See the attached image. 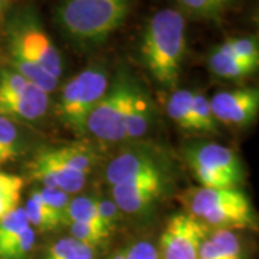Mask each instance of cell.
<instances>
[{
	"label": "cell",
	"instance_id": "cell-1",
	"mask_svg": "<svg viewBox=\"0 0 259 259\" xmlns=\"http://www.w3.org/2000/svg\"><path fill=\"white\" fill-rule=\"evenodd\" d=\"M186 48V22L177 10H158L143 29L140 39L141 62L156 82L164 88H176Z\"/></svg>",
	"mask_w": 259,
	"mask_h": 259
},
{
	"label": "cell",
	"instance_id": "cell-2",
	"mask_svg": "<svg viewBox=\"0 0 259 259\" xmlns=\"http://www.w3.org/2000/svg\"><path fill=\"white\" fill-rule=\"evenodd\" d=\"M133 0H64L55 18L64 36L78 47L104 44L127 19Z\"/></svg>",
	"mask_w": 259,
	"mask_h": 259
},
{
	"label": "cell",
	"instance_id": "cell-3",
	"mask_svg": "<svg viewBox=\"0 0 259 259\" xmlns=\"http://www.w3.org/2000/svg\"><path fill=\"white\" fill-rule=\"evenodd\" d=\"M187 209L189 214L213 229L256 228L249 197L239 189H194L187 196Z\"/></svg>",
	"mask_w": 259,
	"mask_h": 259
},
{
	"label": "cell",
	"instance_id": "cell-4",
	"mask_svg": "<svg viewBox=\"0 0 259 259\" xmlns=\"http://www.w3.org/2000/svg\"><path fill=\"white\" fill-rule=\"evenodd\" d=\"M108 72L104 66L91 65L65 83L56 104V117L75 134L87 133V120L108 90Z\"/></svg>",
	"mask_w": 259,
	"mask_h": 259
},
{
	"label": "cell",
	"instance_id": "cell-5",
	"mask_svg": "<svg viewBox=\"0 0 259 259\" xmlns=\"http://www.w3.org/2000/svg\"><path fill=\"white\" fill-rule=\"evenodd\" d=\"M136 85L137 81L128 71L121 69L108 85L101 101L90 114L87 120V133L108 143L125 140L127 117Z\"/></svg>",
	"mask_w": 259,
	"mask_h": 259
},
{
	"label": "cell",
	"instance_id": "cell-6",
	"mask_svg": "<svg viewBox=\"0 0 259 259\" xmlns=\"http://www.w3.org/2000/svg\"><path fill=\"white\" fill-rule=\"evenodd\" d=\"M193 176L206 189H238L243 182V167L238 154L214 143L194 144L186 151Z\"/></svg>",
	"mask_w": 259,
	"mask_h": 259
},
{
	"label": "cell",
	"instance_id": "cell-7",
	"mask_svg": "<svg viewBox=\"0 0 259 259\" xmlns=\"http://www.w3.org/2000/svg\"><path fill=\"white\" fill-rule=\"evenodd\" d=\"M10 55L20 56L40 66L45 72L59 79L64 64L62 56L44 30L35 12H25L15 22L10 32Z\"/></svg>",
	"mask_w": 259,
	"mask_h": 259
},
{
	"label": "cell",
	"instance_id": "cell-8",
	"mask_svg": "<svg viewBox=\"0 0 259 259\" xmlns=\"http://www.w3.org/2000/svg\"><path fill=\"white\" fill-rule=\"evenodd\" d=\"M209 228L189 213H177L167 221L160 238L163 259H197Z\"/></svg>",
	"mask_w": 259,
	"mask_h": 259
},
{
	"label": "cell",
	"instance_id": "cell-9",
	"mask_svg": "<svg viewBox=\"0 0 259 259\" xmlns=\"http://www.w3.org/2000/svg\"><path fill=\"white\" fill-rule=\"evenodd\" d=\"M216 122L229 127H246L258 117L259 93L256 88H238L214 94L209 101Z\"/></svg>",
	"mask_w": 259,
	"mask_h": 259
},
{
	"label": "cell",
	"instance_id": "cell-10",
	"mask_svg": "<svg viewBox=\"0 0 259 259\" xmlns=\"http://www.w3.org/2000/svg\"><path fill=\"white\" fill-rule=\"evenodd\" d=\"M166 177H143L111 186V200L127 214H137L150 209L163 196Z\"/></svg>",
	"mask_w": 259,
	"mask_h": 259
},
{
	"label": "cell",
	"instance_id": "cell-11",
	"mask_svg": "<svg viewBox=\"0 0 259 259\" xmlns=\"http://www.w3.org/2000/svg\"><path fill=\"white\" fill-rule=\"evenodd\" d=\"M36 243V232L29 225L23 207L0 219V259H28Z\"/></svg>",
	"mask_w": 259,
	"mask_h": 259
},
{
	"label": "cell",
	"instance_id": "cell-12",
	"mask_svg": "<svg viewBox=\"0 0 259 259\" xmlns=\"http://www.w3.org/2000/svg\"><path fill=\"white\" fill-rule=\"evenodd\" d=\"M105 176L110 185L115 186L143 177L164 176V170L157 156L137 148L122 151L112 158L107 166Z\"/></svg>",
	"mask_w": 259,
	"mask_h": 259
},
{
	"label": "cell",
	"instance_id": "cell-13",
	"mask_svg": "<svg viewBox=\"0 0 259 259\" xmlns=\"http://www.w3.org/2000/svg\"><path fill=\"white\" fill-rule=\"evenodd\" d=\"M29 176L42 183L44 187H54L68 194L79 192L87 182L85 175L64 167L49 157L44 148L29 161Z\"/></svg>",
	"mask_w": 259,
	"mask_h": 259
},
{
	"label": "cell",
	"instance_id": "cell-14",
	"mask_svg": "<svg viewBox=\"0 0 259 259\" xmlns=\"http://www.w3.org/2000/svg\"><path fill=\"white\" fill-rule=\"evenodd\" d=\"M49 107V94L29 82L26 88L9 98L0 100V117L9 120L36 121Z\"/></svg>",
	"mask_w": 259,
	"mask_h": 259
},
{
	"label": "cell",
	"instance_id": "cell-15",
	"mask_svg": "<svg viewBox=\"0 0 259 259\" xmlns=\"http://www.w3.org/2000/svg\"><path fill=\"white\" fill-rule=\"evenodd\" d=\"M49 157L56 160L62 166L74 170L78 173H82L88 177L93 171L94 166L97 163V156L94 153L93 147L85 143H71L64 146L44 148Z\"/></svg>",
	"mask_w": 259,
	"mask_h": 259
},
{
	"label": "cell",
	"instance_id": "cell-16",
	"mask_svg": "<svg viewBox=\"0 0 259 259\" xmlns=\"http://www.w3.org/2000/svg\"><path fill=\"white\" fill-rule=\"evenodd\" d=\"M151 118H153L151 101L146 91L137 83L130 104L127 125H125V139L133 140L143 137L150 128Z\"/></svg>",
	"mask_w": 259,
	"mask_h": 259
},
{
	"label": "cell",
	"instance_id": "cell-17",
	"mask_svg": "<svg viewBox=\"0 0 259 259\" xmlns=\"http://www.w3.org/2000/svg\"><path fill=\"white\" fill-rule=\"evenodd\" d=\"M209 68L216 76L225 79L246 78L258 69L256 65H252L238 56L232 55L222 45L216 48L209 56Z\"/></svg>",
	"mask_w": 259,
	"mask_h": 259
},
{
	"label": "cell",
	"instance_id": "cell-18",
	"mask_svg": "<svg viewBox=\"0 0 259 259\" xmlns=\"http://www.w3.org/2000/svg\"><path fill=\"white\" fill-rule=\"evenodd\" d=\"M25 214L28 218L29 225L40 232H49L56 229L65 222L61 216H58L51 207L44 203L35 192L29 196L26 206L23 207Z\"/></svg>",
	"mask_w": 259,
	"mask_h": 259
},
{
	"label": "cell",
	"instance_id": "cell-19",
	"mask_svg": "<svg viewBox=\"0 0 259 259\" xmlns=\"http://www.w3.org/2000/svg\"><path fill=\"white\" fill-rule=\"evenodd\" d=\"M193 93L189 90H175L167 101V114L185 131H193L192 120Z\"/></svg>",
	"mask_w": 259,
	"mask_h": 259
},
{
	"label": "cell",
	"instance_id": "cell-20",
	"mask_svg": "<svg viewBox=\"0 0 259 259\" xmlns=\"http://www.w3.org/2000/svg\"><path fill=\"white\" fill-rule=\"evenodd\" d=\"M65 221H68L69 223H90V225H95V226L107 229L105 225L101 222L100 216H98L97 197H94V196H78V197L71 199V202L66 207Z\"/></svg>",
	"mask_w": 259,
	"mask_h": 259
},
{
	"label": "cell",
	"instance_id": "cell-21",
	"mask_svg": "<svg viewBox=\"0 0 259 259\" xmlns=\"http://www.w3.org/2000/svg\"><path fill=\"white\" fill-rule=\"evenodd\" d=\"M233 0H179L180 8L193 19L219 20Z\"/></svg>",
	"mask_w": 259,
	"mask_h": 259
},
{
	"label": "cell",
	"instance_id": "cell-22",
	"mask_svg": "<svg viewBox=\"0 0 259 259\" xmlns=\"http://www.w3.org/2000/svg\"><path fill=\"white\" fill-rule=\"evenodd\" d=\"M45 259H95V249L68 236L54 242L47 250Z\"/></svg>",
	"mask_w": 259,
	"mask_h": 259
},
{
	"label": "cell",
	"instance_id": "cell-23",
	"mask_svg": "<svg viewBox=\"0 0 259 259\" xmlns=\"http://www.w3.org/2000/svg\"><path fill=\"white\" fill-rule=\"evenodd\" d=\"M23 187V179L0 171V219L19 207L20 194Z\"/></svg>",
	"mask_w": 259,
	"mask_h": 259
},
{
	"label": "cell",
	"instance_id": "cell-24",
	"mask_svg": "<svg viewBox=\"0 0 259 259\" xmlns=\"http://www.w3.org/2000/svg\"><path fill=\"white\" fill-rule=\"evenodd\" d=\"M192 120H193V131H199V133H216L218 131V122L213 117L209 100L202 94L193 93Z\"/></svg>",
	"mask_w": 259,
	"mask_h": 259
},
{
	"label": "cell",
	"instance_id": "cell-25",
	"mask_svg": "<svg viewBox=\"0 0 259 259\" xmlns=\"http://www.w3.org/2000/svg\"><path fill=\"white\" fill-rule=\"evenodd\" d=\"M20 153V139L15 122L0 117V156L5 164L18 157Z\"/></svg>",
	"mask_w": 259,
	"mask_h": 259
},
{
	"label": "cell",
	"instance_id": "cell-26",
	"mask_svg": "<svg viewBox=\"0 0 259 259\" xmlns=\"http://www.w3.org/2000/svg\"><path fill=\"white\" fill-rule=\"evenodd\" d=\"M69 231H71V236L74 239L82 242V243L91 246L94 249L107 241L110 233H111V232H108L104 228H100V226L79 222L69 223Z\"/></svg>",
	"mask_w": 259,
	"mask_h": 259
},
{
	"label": "cell",
	"instance_id": "cell-27",
	"mask_svg": "<svg viewBox=\"0 0 259 259\" xmlns=\"http://www.w3.org/2000/svg\"><path fill=\"white\" fill-rule=\"evenodd\" d=\"M222 47L232 55L238 56L252 65H259V48L256 37H231Z\"/></svg>",
	"mask_w": 259,
	"mask_h": 259
},
{
	"label": "cell",
	"instance_id": "cell-28",
	"mask_svg": "<svg viewBox=\"0 0 259 259\" xmlns=\"http://www.w3.org/2000/svg\"><path fill=\"white\" fill-rule=\"evenodd\" d=\"M35 193L39 196V199L47 204L48 207H51L58 216H61L65 221L66 207L72 199L71 194L54 189V187H42L40 190H35Z\"/></svg>",
	"mask_w": 259,
	"mask_h": 259
},
{
	"label": "cell",
	"instance_id": "cell-29",
	"mask_svg": "<svg viewBox=\"0 0 259 259\" xmlns=\"http://www.w3.org/2000/svg\"><path fill=\"white\" fill-rule=\"evenodd\" d=\"M108 259H158V250L151 242L140 241L117 250Z\"/></svg>",
	"mask_w": 259,
	"mask_h": 259
},
{
	"label": "cell",
	"instance_id": "cell-30",
	"mask_svg": "<svg viewBox=\"0 0 259 259\" xmlns=\"http://www.w3.org/2000/svg\"><path fill=\"white\" fill-rule=\"evenodd\" d=\"M97 212L105 228L110 232L114 231L121 214L120 209L115 206V203L108 199H97Z\"/></svg>",
	"mask_w": 259,
	"mask_h": 259
},
{
	"label": "cell",
	"instance_id": "cell-31",
	"mask_svg": "<svg viewBox=\"0 0 259 259\" xmlns=\"http://www.w3.org/2000/svg\"><path fill=\"white\" fill-rule=\"evenodd\" d=\"M197 259H222L219 250L216 248V245H214L212 239L209 238V235H207V238L204 239L203 243H202V246H200V249H199Z\"/></svg>",
	"mask_w": 259,
	"mask_h": 259
},
{
	"label": "cell",
	"instance_id": "cell-32",
	"mask_svg": "<svg viewBox=\"0 0 259 259\" xmlns=\"http://www.w3.org/2000/svg\"><path fill=\"white\" fill-rule=\"evenodd\" d=\"M3 8H5V0H0V16H2V12H3Z\"/></svg>",
	"mask_w": 259,
	"mask_h": 259
},
{
	"label": "cell",
	"instance_id": "cell-33",
	"mask_svg": "<svg viewBox=\"0 0 259 259\" xmlns=\"http://www.w3.org/2000/svg\"><path fill=\"white\" fill-rule=\"evenodd\" d=\"M2 164H5V161H3V158H2V156H0V166H2Z\"/></svg>",
	"mask_w": 259,
	"mask_h": 259
}]
</instances>
